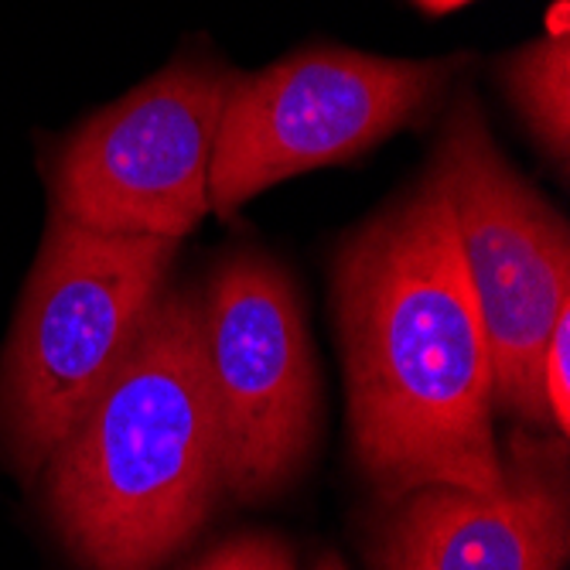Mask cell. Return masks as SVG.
<instances>
[{
    "mask_svg": "<svg viewBox=\"0 0 570 570\" xmlns=\"http://www.w3.org/2000/svg\"><path fill=\"white\" fill-rule=\"evenodd\" d=\"M332 297L352 448L380 495L499 489L492 352L434 168L342 239Z\"/></svg>",
    "mask_w": 570,
    "mask_h": 570,
    "instance_id": "obj_1",
    "label": "cell"
},
{
    "mask_svg": "<svg viewBox=\"0 0 570 570\" xmlns=\"http://www.w3.org/2000/svg\"><path fill=\"white\" fill-rule=\"evenodd\" d=\"M48 509L89 570H158L223 485L198 291H165L48 464Z\"/></svg>",
    "mask_w": 570,
    "mask_h": 570,
    "instance_id": "obj_2",
    "label": "cell"
},
{
    "mask_svg": "<svg viewBox=\"0 0 570 570\" xmlns=\"http://www.w3.org/2000/svg\"><path fill=\"white\" fill-rule=\"evenodd\" d=\"M178 239L114 236L51 216L0 362V441L38 475L134 348Z\"/></svg>",
    "mask_w": 570,
    "mask_h": 570,
    "instance_id": "obj_3",
    "label": "cell"
},
{
    "mask_svg": "<svg viewBox=\"0 0 570 570\" xmlns=\"http://www.w3.org/2000/svg\"><path fill=\"white\" fill-rule=\"evenodd\" d=\"M461 62L311 45L256 76H236L213 150L209 209L233 216L271 185L370 154L424 120Z\"/></svg>",
    "mask_w": 570,
    "mask_h": 570,
    "instance_id": "obj_4",
    "label": "cell"
},
{
    "mask_svg": "<svg viewBox=\"0 0 570 570\" xmlns=\"http://www.w3.org/2000/svg\"><path fill=\"white\" fill-rule=\"evenodd\" d=\"M431 168L448 195L485 325L495 406L550 428L540 366L570 304L567 223L502 158L472 92H461L448 110Z\"/></svg>",
    "mask_w": 570,
    "mask_h": 570,
    "instance_id": "obj_5",
    "label": "cell"
},
{
    "mask_svg": "<svg viewBox=\"0 0 570 570\" xmlns=\"http://www.w3.org/2000/svg\"><path fill=\"white\" fill-rule=\"evenodd\" d=\"M236 72L181 59L76 127L51 165V205L114 236H188L209 213V168Z\"/></svg>",
    "mask_w": 570,
    "mask_h": 570,
    "instance_id": "obj_6",
    "label": "cell"
},
{
    "mask_svg": "<svg viewBox=\"0 0 570 570\" xmlns=\"http://www.w3.org/2000/svg\"><path fill=\"white\" fill-rule=\"evenodd\" d=\"M202 355L223 441V489H284L315 438L318 380L294 281L271 256L236 249L198 291Z\"/></svg>",
    "mask_w": 570,
    "mask_h": 570,
    "instance_id": "obj_7",
    "label": "cell"
},
{
    "mask_svg": "<svg viewBox=\"0 0 570 570\" xmlns=\"http://www.w3.org/2000/svg\"><path fill=\"white\" fill-rule=\"evenodd\" d=\"M560 458L515 438L502 485L469 492L431 485L390 505L373 540L376 570H560L570 509Z\"/></svg>",
    "mask_w": 570,
    "mask_h": 570,
    "instance_id": "obj_8",
    "label": "cell"
},
{
    "mask_svg": "<svg viewBox=\"0 0 570 570\" xmlns=\"http://www.w3.org/2000/svg\"><path fill=\"white\" fill-rule=\"evenodd\" d=\"M499 79L509 102L527 124L530 137L547 158L567 175L570 154V45L567 31H547L543 38L515 48L499 62Z\"/></svg>",
    "mask_w": 570,
    "mask_h": 570,
    "instance_id": "obj_9",
    "label": "cell"
},
{
    "mask_svg": "<svg viewBox=\"0 0 570 570\" xmlns=\"http://www.w3.org/2000/svg\"><path fill=\"white\" fill-rule=\"evenodd\" d=\"M540 390L550 413V424L567 434L570 428V304L560 311V318L550 332L543 366H540Z\"/></svg>",
    "mask_w": 570,
    "mask_h": 570,
    "instance_id": "obj_10",
    "label": "cell"
},
{
    "mask_svg": "<svg viewBox=\"0 0 570 570\" xmlns=\"http://www.w3.org/2000/svg\"><path fill=\"white\" fill-rule=\"evenodd\" d=\"M191 570H294V557L277 537L249 533L216 547Z\"/></svg>",
    "mask_w": 570,
    "mask_h": 570,
    "instance_id": "obj_11",
    "label": "cell"
},
{
    "mask_svg": "<svg viewBox=\"0 0 570 570\" xmlns=\"http://www.w3.org/2000/svg\"><path fill=\"white\" fill-rule=\"evenodd\" d=\"M413 4H417L431 18H441V14H451V11H458L464 4H472V0H413Z\"/></svg>",
    "mask_w": 570,
    "mask_h": 570,
    "instance_id": "obj_12",
    "label": "cell"
},
{
    "mask_svg": "<svg viewBox=\"0 0 570 570\" xmlns=\"http://www.w3.org/2000/svg\"><path fill=\"white\" fill-rule=\"evenodd\" d=\"M315 570H345V567H342V560L335 553H328V557H322V563Z\"/></svg>",
    "mask_w": 570,
    "mask_h": 570,
    "instance_id": "obj_13",
    "label": "cell"
}]
</instances>
